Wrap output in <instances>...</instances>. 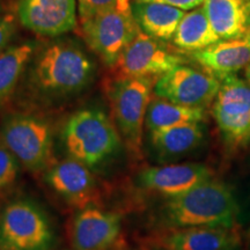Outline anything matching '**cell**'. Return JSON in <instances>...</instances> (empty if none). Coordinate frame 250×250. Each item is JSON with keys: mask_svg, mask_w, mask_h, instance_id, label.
I'll return each mask as SVG.
<instances>
[{"mask_svg": "<svg viewBox=\"0 0 250 250\" xmlns=\"http://www.w3.org/2000/svg\"><path fill=\"white\" fill-rule=\"evenodd\" d=\"M239 206L229 187L215 180H208L181 195L170 197L161 211L166 226L223 227L232 229L235 225Z\"/></svg>", "mask_w": 250, "mask_h": 250, "instance_id": "1", "label": "cell"}, {"mask_svg": "<svg viewBox=\"0 0 250 250\" xmlns=\"http://www.w3.org/2000/svg\"><path fill=\"white\" fill-rule=\"evenodd\" d=\"M93 74V62L83 50L73 44L56 43L36 58L33 83L45 95L62 98L83 90Z\"/></svg>", "mask_w": 250, "mask_h": 250, "instance_id": "2", "label": "cell"}, {"mask_svg": "<svg viewBox=\"0 0 250 250\" xmlns=\"http://www.w3.org/2000/svg\"><path fill=\"white\" fill-rule=\"evenodd\" d=\"M62 142L70 158L87 167H95L118 151L121 136L104 111L83 109L67 120L62 130Z\"/></svg>", "mask_w": 250, "mask_h": 250, "instance_id": "3", "label": "cell"}, {"mask_svg": "<svg viewBox=\"0 0 250 250\" xmlns=\"http://www.w3.org/2000/svg\"><path fill=\"white\" fill-rule=\"evenodd\" d=\"M152 78L117 77L109 83L108 98L115 125L125 145L133 155L139 156L146 112L152 100Z\"/></svg>", "mask_w": 250, "mask_h": 250, "instance_id": "4", "label": "cell"}, {"mask_svg": "<svg viewBox=\"0 0 250 250\" xmlns=\"http://www.w3.org/2000/svg\"><path fill=\"white\" fill-rule=\"evenodd\" d=\"M0 139L19 164L31 173H41L51 166L52 131L43 118L12 115L2 124Z\"/></svg>", "mask_w": 250, "mask_h": 250, "instance_id": "5", "label": "cell"}, {"mask_svg": "<svg viewBox=\"0 0 250 250\" xmlns=\"http://www.w3.org/2000/svg\"><path fill=\"white\" fill-rule=\"evenodd\" d=\"M212 114L229 148H241L250 144V85L236 74L220 81L213 101Z\"/></svg>", "mask_w": 250, "mask_h": 250, "instance_id": "6", "label": "cell"}, {"mask_svg": "<svg viewBox=\"0 0 250 250\" xmlns=\"http://www.w3.org/2000/svg\"><path fill=\"white\" fill-rule=\"evenodd\" d=\"M51 243V226L36 204L15 201L4 208L0 215L2 250H46Z\"/></svg>", "mask_w": 250, "mask_h": 250, "instance_id": "7", "label": "cell"}, {"mask_svg": "<svg viewBox=\"0 0 250 250\" xmlns=\"http://www.w3.org/2000/svg\"><path fill=\"white\" fill-rule=\"evenodd\" d=\"M87 45L108 67H115L140 31L132 11H110L80 21Z\"/></svg>", "mask_w": 250, "mask_h": 250, "instance_id": "8", "label": "cell"}, {"mask_svg": "<svg viewBox=\"0 0 250 250\" xmlns=\"http://www.w3.org/2000/svg\"><path fill=\"white\" fill-rule=\"evenodd\" d=\"M220 88V80L195 68L180 65L156 80V98L187 105L206 108L214 101Z\"/></svg>", "mask_w": 250, "mask_h": 250, "instance_id": "9", "label": "cell"}, {"mask_svg": "<svg viewBox=\"0 0 250 250\" xmlns=\"http://www.w3.org/2000/svg\"><path fill=\"white\" fill-rule=\"evenodd\" d=\"M184 59L179 54L144 34L142 30L125 49L115 67L117 77L131 78H159L175 67L183 65Z\"/></svg>", "mask_w": 250, "mask_h": 250, "instance_id": "10", "label": "cell"}, {"mask_svg": "<svg viewBox=\"0 0 250 250\" xmlns=\"http://www.w3.org/2000/svg\"><path fill=\"white\" fill-rule=\"evenodd\" d=\"M21 24L42 36H59L77 26V0H20Z\"/></svg>", "mask_w": 250, "mask_h": 250, "instance_id": "11", "label": "cell"}, {"mask_svg": "<svg viewBox=\"0 0 250 250\" xmlns=\"http://www.w3.org/2000/svg\"><path fill=\"white\" fill-rule=\"evenodd\" d=\"M121 217L94 205L78 212L71 225V242L76 250H109L121 235Z\"/></svg>", "mask_w": 250, "mask_h": 250, "instance_id": "12", "label": "cell"}, {"mask_svg": "<svg viewBox=\"0 0 250 250\" xmlns=\"http://www.w3.org/2000/svg\"><path fill=\"white\" fill-rule=\"evenodd\" d=\"M45 181L70 205L81 208L92 205L96 182L92 171L76 159H65L46 169Z\"/></svg>", "mask_w": 250, "mask_h": 250, "instance_id": "13", "label": "cell"}, {"mask_svg": "<svg viewBox=\"0 0 250 250\" xmlns=\"http://www.w3.org/2000/svg\"><path fill=\"white\" fill-rule=\"evenodd\" d=\"M212 179V170L199 162L170 164L151 167L139 174V183L145 189L170 197L189 191Z\"/></svg>", "mask_w": 250, "mask_h": 250, "instance_id": "14", "label": "cell"}, {"mask_svg": "<svg viewBox=\"0 0 250 250\" xmlns=\"http://www.w3.org/2000/svg\"><path fill=\"white\" fill-rule=\"evenodd\" d=\"M192 57L205 72L223 80L250 64V34L240 39L220 40Z\"/></svg>", "mask_w": 250, "mask_h": 250, "instance_id": "15", "label": "cell"}, {"mask_svg": "<svg viewBox=\"0 0 250 250\" xmlns=\"http://www.w3.org/2000/svg\"><path fill=\"white\" fill-rule=\"evenodd\" d=\"M205 127L202 123H188L149 132V144L159 162H173L191 154L202 146Z\"/></svg>", "mask_w": 250, "mask_h": 250, "instance_id": "16", "label": "cell"}, {"mask_svg": "<svg viewBox=\"0 0 250 250\" xmlns=\"http://www.w3.org/2000/svg\"><path fill=\"white\" fill-rule=\"evenodd\" d=\"M203 8L219 40L250 34V0H204Z\"/></svg>", "mask_w": 250, "mask_h": 250, "instance_id": "17", "label": "cell"}, {"mask_svg": "<svg viewBox=\"0 0 250 250\" xmlns=\"http://www.w3.org/2000/svg\"><path fill=\"white\" fill-rule=\"evenodd\" d=\"M161 243L167 250H225L239 246V237L229 228L187 227L174 228Z\"/></svg>", "mask_w": 250, "mask_h": 250, "instance_id": "18", "label": "cell"}, {"mask_svg": "<svg viewBox=\"0 0 250 250\" xmlns=\"http://www.w3.org/2000/svg\"><path fill=\"white\" fill-rule=\"evenodd\" d=\"M132 15L139 29L152 39L166 42L173 40L184 11L161 2L134 1Z\"/></svg>", "mask_w": 250, "mask_h": 250, "instance_id": "19", "label": "cell"}, {"mask_svg": "<svg viewBox=\"0 0 250 250\" xmlns=\"http://www.w3.org/2000/svg\"><path fill=\"white\" fill-rule=\"evenodd\" d=\"M175 48L183 52H197L219 42L204 8H195L184 14L173 37Z\"/></svg>", "mask_w": 250, "mask_h": 250, "instance_id": "20", "label": "cell"}, {"mask_svg": "<svg viewBox=\"0 0 250 250\" xmlns=\"http://www.w3.org/2000/svg\"><path fill=\"white\" fill-rule=\"evenodd\" d=\"M204 108L187 107L165 99L155 98L149 102L145 125L149 132L188 123H202L205 121Z\"/></svg>", "mask_w": 250, "mask_h": 250, "instance_id": "21", "label": "cell"}, {"mask_svg": "<svg viewBox=\"0 0 250 250\" xmlns=\"http://www.w3.org/2000/svg\"><path fill=\"white\" fill-rule=\"evenodd\" d=\"M35 44L26 42L9 46L0 55V108L13 95L15 87L33 56Z\"/></svg>", "mask_w": 250, "mask_h": 250, "instance_id": "22", "label": "cell"}, {"mask_svg": "<svg viewBox=\"0 0 250 250\" xmlns=\"http://www.w3.org/2000/svg\"><path fill=\"white\" fill-rule=\"evenodd\" d=\"M80 21L104 12H131L130 0H77Z\"/></svg>", "mask_w": 250, "mask_h": 250, "instance_id": "23", "label": "cell"}, {"mask_svg": "<svg viewBox=\"0 0 250 250\" xmlns=\"http://www.w3.org/2000/svg\"><path fill=\"white\" fill-rule=\"evenodd\" d=\"M19 161L0 139V192L15 182L19 175Z\"/></svg>", "mask_w": 250, "mask_h": 250, "instance_id": "24", "label": "cell"}, {"mask_svg": "<svg viewBox=\"0 0 250 250\" xmlns=\"http://www.w3.org/2000/svg\"><path fill=\"white\" fill-rule=\"evenodd\" d=\"M15 30L13 15H5L0 18V55L5 51Z\"/></svg>", "mask_w": 250, "mask_h": 250, "instance_id": "25", "label": "cell"}, {"mask_svg": "<svg viewBox=\"0 0 250 250\" xmlns=\"http://www.w3.org/2000/svg\"><path fill=\"white\" fill-rule=\"evenodd\" d=\"M136 1H149V2H161L173 6V7L180 8L182 11H190L195 9L204 4V0H136Z\"/></svg>", "mask_w": 250, "mask_h": 250, "instance_id": "26", "label": "cell"}, {"mask_svg": "<svg viewBox=\"0 0 250 250\" xmlns=\"http://www.w3.org/2000/svg\"><path fill=\"white\" fill-rule=\"evenodd\" d=\"M245 77H246L247 83H248L250 85V64L245 68Z\"/></svg>", "mask_w": 250, "mask_h": 250, "instance_id": "27", "label": "cell"}, {"mask_svg": "<svg viewBox=\"0 0 250 250\" xmlns=\"http://www.w3.org/2000/svg\"><path fill=\"white\" fill-rule=\"evenodd\" d=\"M225 250H240V249H239V246H234V247H230V248H227Z\"/></svg>", "mask_w": 250, "mask_h": 250, "instance_id": "28", "label": "cell"}]
</instances>
